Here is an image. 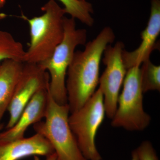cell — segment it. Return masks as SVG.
I'll use <instances>...</instances> for the list:
<instances>
[{"instance_id":"cell-1","label":"cell","mask_w":160,"mask_h":160,"mask_svg":"<svg viewBox=\"0 0 160 160\" xmlns=\"http://www.w3.org/2000/svg\"><path fill=\"white\" fill-rule=\"evenodd\" d=\"M112 29L106 27L95 38L75 52L66 78L70 113L81 108L94 93L99 83L100 63L106 47L114 42Z\"/></svg>"},{"instance_id":"cell-2","label":"cell","mask_w":160,"mask_h":160,"mask_svg":"<svg viewBox=\"0 0 160 160\" xmlns=\"http://www.w3.org/2000/svg\"><path fill=\"white\" fill-rule=\"evenodd\" d=\"M42 15L29 18H21L28 22L30 44L23 62L39 64L48 59L62 40L66 11L54 0H49L42 7Z\"/></svg>"},{"instance_id":"cell-3","label":"cell","mask_w":160,"mask_h":160,"mask_svg":"<svg viewBox=\"0 0 160 160\" xmlns=\"http://www.w3.org/2000/svg\"><path fill=\"white\" fill-rule=\"evenodd\" d=\"M87 37L86 29H77L74 18L65 17L62 40L50 58L38 64L49 74V94L60 105L68 104L66 88L67 70L73 59L76 48L85 45Z\"/></svg>"},{"instance_id":"cell-4","label":"cell","mask_w":160,"mask_h":160,"mask_svg":"<svg viewBox=\"0 0 160 160\" xmlns=\"http://www.w3.org/2000/svg\"><path fill=\"white\" fill-rule=\"evenodd\" d=\"M69 113L68 104H58L49 91L44 121L33 125V129L50 143L56 154V160H87L69 126Z\"/></svg>"},{"instance_id":"cell-5","label":"cell","mask_w":160,"mask_h":160,"mask_svg":"<svg viewBox=\"0 0 160 160\" xmlns=\"http://www.w3.org/2000/svg\"><path fill=\"white\" fill-rule=\"evenodd\" d=\"M140 66L127 70L122 93L118 99L117 109L112 118V126L129 131H142L149 126L151 117L144 111L143 92Z\"/></svg>"},{"instance_id":"cell-6","label":"cell","mask_w":160,"mask_h":160,"mask_svg":"<svg viewBox=\"0 0 160 160\" xmlns=\"http://www.w3.org/2000/svg\"><path fill=\"white\" fill-rule=\"evenodd\" d=\"M105 115L104 98L99 88L81 108L69 114V126L87 160H102L96 146L95 137Z\"/></svg>"},{"instance_id":"cell-7","label":"cell","mask_w":160,"mask_h":160,"mask_svg":"<svg viewBox=\"0 0 160 160\" xmlns=\"http://www.w3.org/2000/svg\"><path fill=\"white\" fill-rule=\"evenodd\" d=\"M124 48L122 42H118L113 46L108 45L103 53L106 68L99 80V89L102 93L106 114L109 118H113L117 109L120 89L127 72L122 59Z\"/></svg>"},{"instance_id":"cell-8","label":"cell","mask_w":160,"mask_h":160,"mask_svg":"<svg viewBox=\"0 0 160 160\" xmlns=\"http://www.w3.org/2000/svg\"><path fill=\"white\" fill-rule=\"evenodd\" d=\"M49 77L47 72L37 64L24 63L7 111L9 118L6 129L16 122L23 109L38 91L49 87Z\"/></svg>"},{"instance_id":"cell-9","label":"cell","mask_w":160,"mask_h":160,"mask_svg":"<svg viewBox=\"0 0 160 160\" xmlns=\"http://www.w3.org/2000/svg\"><path fill=\"white\" fill-rule=\"evenodd\" d=\"M160 33V0H151L149 22L141 33L142 42L133 51L123 50V63L127 70L133 66H141L143 62L149 59L152 52L158 46L156 41Z\"/></svg>"},{"instance_id":"cell-10","label":"cell","mask_w":160,"mask_h":160,"mask_svg":"<svg viewBox=\"0 0 160 160\" xmlns=\"http://www.w3.org/2000/svg\"><path fill=\"white\" fill-rule=\"evenodd\" d=\"M49 87L41 89L33 96L23 109L14 125L6 131L0 132V140L13 141L22 138L29 126L44 118L47 108Z\"/></svg>"},{"instance_id":"cell-11","label":"cell","mask_w":160,"mask_h":160,"mask_svg":"<svg viewBox=\"0 0 160 160\" xmlns=\"http://www.w3.org/2000/svg\"><path fill=\"white\" fill-rule=\"evenodd\" d=\"M54 152L49 142L37 133L13 141L0 140V160H19L32 155L47 157Z\"/></svg>"},{"instance_id":"cell-12","label":"cell","mask_w":160,"mask_h":160,"mask_svg":"<svg viewBox=\"0 0 160 160\" xmlns=\"http://www.w3.org/2000/svg\"><path fill=\"white\" fill-rule=\"evenodd\" d=\"M23 66L22 62L12 60L0 64V124L11 102Z\"/></svg>"},{"instance_id":"cell-13","label":"cell","mask_w":160,"mask_h":160,"mask_svg":"<svg viewBox=\"0 0 160 160\" xmlns=\"http://www.w3.org/2000/svg\"><path fill=\"white\" fill-rule=\"evenodd\" d=\"M25 53L22 43L8 32L0 30V63L7 60L23 62Z\"/></svg>"},{"instance_id":"cell-14","label":"cell","mask_w":160,"mask_h":160,"mask_svg":"<svg viewBox=\"0 0 160 160\" xmlns=\"http://www.w3.org/2000/svg\"><path fill=\"white\" fill-rule=\"evenodd\" d=\"M64 6L66 13L78 20L86 26H92L94 20L92 17L93 8L91 3L82 0H59Z\"/></svg>"},{"instance_id":"cell-15","label":"cell","mask_w":160,"mask_h":160,"mask_svg":"<svg viewBox=\"0 0 160 160\" xmlns=\"http://www.w3.org/2000/svg\"><path fill=\"white\" fill-rule=\"evenodd\" d=\"M143 93L160 90V66L153 64L150 59L143 62L140 67Z\"/></svg>"},{"instance_id":"cell-16","label":"cell","mask_w":160,"mask_h":160,"mask_svg":"<svg viewBox=\"0 0 160 160\" xmlns=\"http://www.w3.org/2000/svg\"><path fill=\"white\" fill-rule=\"evenodd\" d=\"M136 150L139 160H159L155 150L149 141L143 142Z\"/></svg>"},{"instance_id":"cell-17","label":"cell","mask_w":160,"mask_h":160,"mask_svg":"<svg viewBox=\"0 0 160 160\" xmlns=\"http://www.w3.org/2000/svg\"><path fill=\"white\" fill-rule=\"evenodd\" d=\"M57 155L55 152L46 157V160H56Z\"/></svg>"},{"instance_id":"cell-18","label":"cell","mask_w":160,"mask_h":160,"mask_svg":"<svg viewBox=\"0 0 160 160\" xmlns=\"http://www.w3.org/2000/svg\"><path fill=\"white\" fill-rule=\"evenodd\" d=\"M131 160H139L138 157L137 152L136 149L133 150L132 152Z\"/></svg>"},{"instance_id":"cell-19","label":"cell","mask_w":160,"mask_h":160,"mask_svg":"<svg viewBox=\"0 0 160 160\" xmlns=\"http://www.w3.org/2000/svg\"><path fill=\"white\" fill-rule=\"evenodd\" d=\"M0 10H1V9H0ZM7 16V14H6V13H3L0 12V21L6 18Z\"/></svg>"},{"instance_id":"cell-20","label":"cell","mask_w":160,"mask_h":160,"mask_svg":"<svg viewBox=\"0 0 160 160\" xmlns=\"http://www.w3.org/2000/svg\"><path fill=\"white\" fill-rule=\"evenodd\" d=\"M6 2V0H0V9H2L4 7Z\"/></svg>"},{"instance_id":"cell-21","label":"cell","mask_w":160,"mask_h":160,"mask_svg":"<svg viewBox=\"0 0 160 160\" xmlns=\"http://www.w3.org/2000/svg\"><path fill=\"white\" fill-rule=\"evenodd\" d=\"M3 125L2 124H0V132H1V130H2V129H3Z\"/></svg>"},{"instance_id":"cell-22","label":"cell","mask_w":160,"mask_h":160,"mask_svg":"<svg viewBox=\"0 0 160 160\" xmlns=\"http://www.w3.org/2000/svg\"><path fill=\"white\" fill-rule=\"evenodd\" d=\"M82 1H86V0H82Z\"/></svg>"},{"instance_id":"cell-23","label":"cell","mask_w":160,"mask_h":160,"mask_svg":"<svg viewBox=\"0 0 160 160\" xmlns=\"http://www.w3.org/2000/svg\"><path fill=\"white\" fill-rule=\"evenodd\" d=\"M0 64H1V63H0Z\"/></svg>"}]
</instances>
